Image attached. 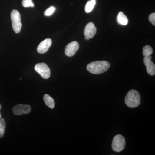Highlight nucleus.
Returning a JSON list of instances; mask_svg holds the SVG:
<instances>
[{"instance_id":"nucleus-2","label":"nucleus","mask_w":155,"mask_h":155,"mask_svg":"<svg viewBox=\"0 0 155 155\" xmlns=\"http://www.w3.org/2000/svg\"><path fill=\"white\" fill-rule=\"evenodd\" d=\"M140 101V95L135 90H131L128 91L125 97V104L130 108H134L138 107Z\"/></svg>"},{"instance_id":"nucleus-9","label":"nucleus","mask_w":155,"mask_h":155,"mask_svg":"<svg viewBox=\"0 0 155 155\" xmlns=\"http://www.w3.org/2000/svg\"><path fill=\"white\" fill-rule=\"evenodd\" d=\"M97 32V28L93 22H90L87 24L84 28V34L85 37L92 38L94 36Z\"/></svg>"},{"instance_id":"nucleus-3","label":"nucleus","mask_w":155,"mask_h":155,"mask_svg":"<svg viewBox=\"0 0 155 155\" xmlns=\"http://www.w3.org/2000/svg\"><path fill=\"white\" fill-rule=\"evenodd\" d=\"M11 17L13 30L16 33H19L22 27L20 13L17 10H13L11 13Z\"/></svg>"},{"instance_id":"nucleus-16","label":"nucleus","mask_w":155,"mask_h":155,"mask_svg":"<svg viewBox=\"0 0 155 155\" xmlns=\"http://www.w3.org/2000/svg\"><path fill=\"white\" fill-rule=\"evenodd\" d=\"M22 5L25 8L31 7L33 8L35 6L34 4L32 2V0H22Z\"/></svg>"},{"instance_id":"nucleus-11","label":"nucleus","mask_w":155,"mask_h":155,"mask_svg":"<svg viewBox=\"0 0 155 155\" xmlns=\"http://www.w3.org/2000/svg\"><path fill=\"white\" fill-rule=\"evenodd\" d=\"M117 22L120 25H127L128 22V19L127 17L122 12H119L117 16Z\"/></svg>"},{"instance_id":"nucleus-6","label":"nucleus","mask_w":155,"mask_h":155,"mask_svg":"<svg viewBox=\"0 0 155 155\" xmlns=\"http://www.w3.org/2000/svg\"><path fill=\"white\" fill-rule=\"evenodd\" d=\"M31 110V107L28 105L19 104L14 106L13 108V112L15 115H22L29 114Z\"/></svg>"},{"instance_id":"nucleus-7","label":"nucleus","mask_w":155,"mask_h":155,"mask_svg":"<svg viewBox=\"0 0 155 155\" xmlns=\"http://www.w3.org/2000/svg\"><path fill=\"white\" fill-rule=\"evenodd\" d=\"M79 45L77 41H72L67 45L65 48V54L68 57L75 55L79 49Z\"/></svg>"},{"instance_id":"nucleus-12","label":"nucleus","mask_w":155,"mask_h":155,"mask_svg":"<svg viewBox=\"0 0 155 155\" xmlns=\"http://www.w3.org/2000/svg\"><path fill=\"white\" fill-rule=\"evenodd\" d=\"M44 101L46 105L51 109H54L55 107V103L54 100L49 95L45 94L44 96Z\"/></svg>"},{"instance_id":"nucleus-17","label":"nucleus","mask_w":155,"mask_h":155,"mask_svg":"<svg viewBox=\"0 0 155 155\" xmlns=\"http://www.w3.org/2000/svg\"><path fill=\"white\" fill-rule=\"evenodd\" d=\"M56 11V8L54 6H51L49 8L47 9L44 12V15L47 17L51 16L54 14Z\"/></svg>"},{"instance_id":"nucleus-4","label":"nucleus","mask_w":155,"mask_h":155,"mask_svg":"<svg viewBox=\"0 0 155 155\" xmlns=\"http://www.w3.org/2000/svg\"><path fill=\"white\" fill-rule=\"evenodd\" d=\"M125 146V139L123 136L118 134L114 137L112 144V149L114 151L120 152L124 149Z\"/></svg>"},{"instance_id":"nucleus-10","label":"nucleus","mask_w":155,"mask_h":155,"mask_svg":"<svg viewBox=\"0 0 155 155\" xmlns=\"http://www.w3.org/2000/svg\"><path fill=\"white\" fill-rule=\"evenodd\" d=\"M52 44V40L50 38H47L43 41L38 45L37 48L38 52L39 54H44L47 52Z\"/></svg>"},{"instance_id":"nucleus-15","label":"nucleus","mask_w":155,"mask_h":155,"mask_svg":"<svg viewBox=\"0 0 155 155\" xmlns=\"http://www.w3.org/2000/svg\"><path fill=\"white\" fill-rule=\"evenodd\" d=\"M153 52V50L151 47L149 45H146L143 48V54L146 56L151 55Z\"/></svg>"},{"instance_id":"nucleus-8","label":"nucleus","mask_w":155,"mask_h":155,"mask_svg":"<svg viewBox=\"0 0 155 155\" xmlns=\"http://www.w3.org/2000/svg\"><path fill=\"white\" fill-rule=\"evenodd\" d=\"M151 60L150 55L146 56L143 59V62L146 67L147 73L150 75H154L155 74V66Z\"/></svg>"},{"instance_id":"nucleus-18","label":"nucleus","mask_w":155,"mask_h":155,"mask_svg":"<svg viewBox=\"0 0 155 155\" xmlns=\"http://www.w3.org/2000/svg\"><path fill=\"white\" fill-rule=\"evenodd\" d=\"M149 20L153 25H155V14L152 13L149 16Z\"/></svg>"},{"instance_id":"nucleus-13","label":"nucleus","mask_w":155,"mask_h":155,"mask_svg":"<svg viewBox=\"0 0 155 155\" xmlns=\"http://www.w3.org/2000/svg\"><path fill=\"white\" fill-rule=\"evenodd\" d=\"M96 4V0H90L87 3L85 7V11L89 13L92 11Z\"/></svg>"},{"instance_id":"nucleus-20","label":"nucleus","mask_w":155,"mask_h":155,"mask_svg":"<svg viewBox=\"0 0 155 155\" xmlns=\"http://www.w3.org/2000/svg\"><path fill=\"white\" fill-rule=\"evenodd\" d=\"M1 108H2V107H1V105L0 104V110H1ZM1 117H2V116H1V114H0V119H1Z\"/></svg>"},{"instance_id":"nucleus-1","label":"nucleus","mask_w":155,"mask_h":155,"mask_svg":"<svg viewBox=\"0 0 155 155\" xmlns=\"http://www.w3.org/2000/svg\"><path fill=\"white\" fill-rule=\"evenodd\" d=\"M110 64L107 61H97L90 63L87 66V69L92 74H100L107 71Z\"/></svg>"},{"instance_id":"nucleus-14","label":"nucleus","mask_w":155,"mask_h":155,"mask_svg":"<svg viewBox=\"0 0 155 155\" xmlns=\"http://www.w3.org/2000/svg\"><path fill=\"white\" fill-rule=\"evenodd\" d=\"M6 123L4 118L0 119V138H2L5 134Z\"/></svg>"},{"instance_id":"nucleus-5","label":"nucleus","mask_w":155,"mask_h":155,"mask_svg":"<svg viewBox=\"0 0 155 155\" xmlns=\"http://www.w3.org/2000/svg\"><path fill=\"white\" fill-rule=\"evenodd\" d=\"M35 71L41 75L44 79H48L51 75L49 67L45 63H39L35 67Z\"/></svg>"},{"instance_id":"nucleus-19","label":"nucleus","mask_w":155,"mask_h":155,"mask_svg":"<svg viewBox=\"0 0 155 155\" xmlns=\"http://www.w3.org/2000/svg\"><path fill=\"white\" fill-rule=\"evenodd\" d=\"M85 39L87 40H89L90 38H88L86 37H85Z\"/></svg>"}]
</instances>
